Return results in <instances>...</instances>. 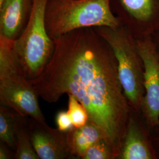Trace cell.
Wrapping results in <instances>:
<instances>
[{"label": "cell", "instance_id": "20", "mask_svg": "<svg viewBox=\"0 0 159 159\" xmlns=\"http://www.w3.org/2000/svg\"><path fill=\"white\" fill-rule=\"evenodd\" d=\"M4 1H5V0H0V6H1Z\"/></svg>", "mask_w": 159, "mask_h": 159}, {"label": "cell", "instance_id": "17", "mask_svg": "<svg viewBox=\"0 0 159 159\" xmlns=\"http://www.w3.org/2000/svg\"><path fill=\"white\" fill-rule=\"evenodd\" d=\"M10 148L5 143L1 142L0 144V159H14V156H12Z\"/></svg>", "mask_w": 159, "mask_h": 159}, {"label": "cell", "instance_id": "16", "mask_svg": "<svg viewBox=\"0 0 159 159\" xmlns=\"http://www.w3.org/2000/svg\"><path fill=\"white\" fill-rule=\"evenodd\" d=\"M56 123L57 129L64 133L68 132L74 127L73 122L67 111H58L56 116Z\"/></svg>", "mask_w": 159, "mask_h": 159}, {"label": "cell", "instance_id": "10", "mask_svg": "<svg viewBox=\"0 0 159 159\" xmlns=\"http://www.w3.org/2000/svg\"><path fill=\"white\" fill-rule=\"evenodd\" d=\"M32 5L33 0H5L0 6V35L17 40L26 27Z\"/></svg>", "mask_w": 159, "mask_h": 159}, {"label": "cell", "instance_id": "3", "mask_svg": "<svg viewBox=\"0 0 159 159\" xmlns=\"http://www.w3.org/2000/svg\"><path fill=\"white\" fill-rule=\"evenodd\" d=\"M39 95L24 73L14 50V40L0 35V102L21 116L46 123Z\"/></svg>", "mask_w": 159, "mask_h": 159}, {"label": "cell", "instance_id": "6", "mask_svg": "<svg viewBox=\"0 0 159 159\" xmlns=\"http://www.w3.org/2000/svg\"><path fill=\"white\" fill-rule=\"evenodd\" d=\"M112 11L136 40L150 37L159 27V0H110Z\"/></svg>", "mask_w": 159, "mask_h": 159}, {"label": "cell", "instance_id": "15", "mask_svg": "<svg viewBox=\"0 0 159 159\" xmlns=\"http://www.w3.org/2000/svg\"><path fill=\"white\" fill-rule=\"evenodd\" d=\"M83 159H115V156L107 143L102 139L87 149Z\"/></svg>", "mask_w": 159, "mask_h": 159}, {"label": "cell", "instance_id": "7", "mask_svg": "<svg viewBox=\"0 0 159 159\" xmlns=\"http://www.w3.org/2000/svg\"><path fill=\"white\" fill-rule=\"evenodd\" d=\"M144 64V97L142 114L153 131L159 125V57L151 37L136 40Z\"/></svg>", "mask_w": 159, "mask_h": 159}, {"label": "cell", "instance_id": "5", "mask_svg": "<svg viewBox=\"0 0 159 159\" xmlns=\"http://www.w3.org/2000/svg\"><path fill=\"white\" fill-rule=\"evenodd\" d=\"M48 0H33L30 16L22 34L14 40L17 61L29 80L36 79L50 62L54 43L47 31L46 8Z\"/></svg>", "mask_w": 159, "mask_h": 159}, {"label": "cell", "instance_id": "11", "mask_svg": "<svg viewBox=\"0 0 159 159\" xmlns=\"http://www.w3.org/2000/svg\"><path fill=\"white\" fill-rule=\"evenodd\" d=\"M102 139L104 137L101 131L89 120L85 125L80 127H74L67 132L69 152L77 158L83 159L87 149Z\"/></svg>", "mask_w": 159, "mask_h": 159}, {"label": "cell", "instance_id": "9", "mask_svg": "<svg viewBox=\"0 0 159 159\" xmlns=\"http://www.w3.org/2000/svg\"><path fill=\"white\" fill-rule=\"evenodd\" d=\"M27 120L31 140L40 159L74 158L68 150L67 133L30 117Z\"/></svg>", "mask_w": 159, "mask_h": 159}, {"label": "cell", "instance_id": "8", "mask_svg": "<svg viewBox=\"0 0 159 159\" xmlns=\"http://www.w3.org/2000/svg\"><path fill=\"white\" fill-rule=\"evenodd\" d=\"M153 137V131L142 113L131 110L117 159H157Z\"/></svg>", "mask_w": 159, "mask_h": 159}, {"label": "cell", "instance_id": "12", "mask_svg": "<svg viewBox=\"0 0 159 159\" xmlns=\"http://www.w3.org/2000/svg\"><path fill=\"white\" fill-rule=\"evenodd\" d=\"M23 117L14 110L4 105L0 106V139L16 152L17 130Z\"/></svg>", "mask_w": 159, "mask_h": 159}, {"label": "cell", "instance_id": "4", "mask_svg": "<svg viewBox=\"0 0 159 159\" xmlns=\"http://www.w3.org/2000/svg\"><path fill=\"white\" fill-rule=\"evenodd\" d=\"M94 29L113 49L117 61L120 80L131 110L142 113L145 94L144 71L136 40L121 24L116 28Z\"/></svg>", "mask_w": 159, "mask_h": 159}, {"label": "cell", "instance_id": "1", "mask_svg": "<svg viewBox=\"0 0 159 159\" xmlns=\"http://www.w3.org/2000/svg\"><path fill=\"white\" fill-rule=\"evenodd\" d=\"M53 41L50 62L31 84L49 103L57 102L64 94L74 96L117 159L131 108L113 49L94 27L77 29Z\"/></svg>", "mask_w": 159, "mask_h": 159}, {"label": "cell", "instance_id": "2", "mask_svg": "<svg viewBox=\"0 0 159 159\" xmlns=\"http://www.w3.org/2000/svg\"><path fill=\"white\" fill-rule=\"evenodd\" d=\"M120 25L110 0H48L47 3L46 29L52 40L77 29Z\"/></svg>", "mask_w": 159, "mask_h": 159}, {"label": "cell", "instance_id": "14", "mask_svg": "<svg viewBox=\"0 0 159 159\" xmlns=\"http://www.w3.org/2000/svg\"><path fill=\"white\" fill-rule=\"evenodd\" d=\"M67 112L74 127H82L89 121V115L84 106L71 94H68Z\"/></svg>", "mask_w": 159, "mask_h": 159}, {"label": "cell", "instance_id": "18", "mask_svg": "<svg viewBox=\"0 0 159 159\" xmlns=\"http://www.w3.org/2000/svg\"><path fill=\"white\" fill-rule=\"evenodd\" d=\"M153 141L157 157L159 159V125L154 130Z\"/></svg>", "mask_w": 159, "mask_h": 159}, {"label": "cell", "instance_id": "19", "mask_svg": "<svg viewBox=\"0 0 159 159\" xmlns=\"http://www.w3.org/2000/svg\"><path fill=\"white\" fill-rule=\"evenodd\" d=\"M151 40L153 44L155 50L159 57V27L152 35Z\"/></svg>", "mask_w": 159, "mask_h": 159}, {"label": "cell", "instance_id": "13", "mask_svg": "<svg viewBox=\"0 0 159 159\" xmlns=\"http://www.w3.org/2000/svg\"><path fill=\"white\" fill-rule=\"evenodd\" d=\"M24 117L17 130L16 150L14 159H39L29 134L28 120Z\"/></svg>", "mask_w": 159, "mask_h": 159}]
</instances>
